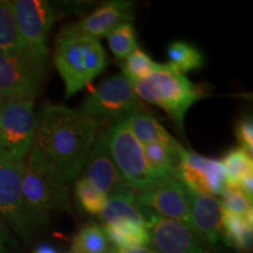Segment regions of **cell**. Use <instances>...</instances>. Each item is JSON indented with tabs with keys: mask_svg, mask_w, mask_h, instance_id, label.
Wrapping results in <instances>:
<instances>
[{
	"mask_svg": "<svg viewBox=\"0 0 253 253\" xmlns=\"http://www.w3.org/2000/svg\"><path fill=\"white\" fill-rule=\"evenodd\" d=\"M100 123L79 109L45 104L37 116L30 154L68 184L86 164Z\"/></svg>",
	"mask_w": 253,
	"mask_h": 253,
	"instance_id": "1",
	"label": "cell"
},
{
	"mask_svg": "<svg viewBox=\"0 0 253 253\" xmlns=\"http://www.w3.org/2000/svg\"><path fill=\"white\" fill-rule=\"evenodd\" d=\"M54 65L65 84L66 97L88 86L107 67V54L95 38L67 25L55 39Z\"/></svg>",
	"mask_w": 253,
	"mask_h": 253,
	"instance_id": "2",
	"label": "cell"
},
{
	"mask_svg": "<svg viewBox=\"0 0 253 253\" xmlns=\"http://www.w3.org/2000/svg\"><path fill=\"white\" fill-rule=\"evenodd\" d=\"M23 166L24 162L0 153V216L9 229L30 243L48 224L49 216L37 212L25 199L21 186Z\"/></svg>",
	"mask_w": 253,
	"mask_h": 253,
	"instance_id": "3",
	"label": "cell"
},
{
	"mask_svg": "<svg viewBox=\"0 0 253 253\" xmlns=\"http://www.w3.org/2000/svg\"><path fill=\"white\" fill-rule=\"evenodd\" d=\"M106 132L114 162L129 188L143 192L161 185L148 167L143 145L129 128L128 116L115 120Z\"/></svg>",
	"mask_w": 253,
	"mask_h": 253,
	"instance_id": "4",
	"label": "cell"
},
{
	"mask_svg": "<svg viewBox=\"0 0 253 253\" xmlns=\"http://www.w3.org/2000/svg\"><path fill=\"white\" fill-rule=\"evenodd\" d=\"M47 56L30 49L0 53V100H34L45 78Z\"/></svg>",
	"mask_w": 253,
	"mask_h": 253,
	"instance_id": "5",
	"label": "cell"
},
{
	"mask_svg": "<svg viewBox=\"0 0 253 253\" xmlns=\"http://www.w3.org/2000/svg\"><path fill=\"white\" fill-rule=\"evenodd\" d=\"M154 91L156 106L168 114L183 130L184 119L190 107L203 97L202 88L196 86L171 65L160 63V67L145 79Z\"/></svg>",
	"mask_w": 253,
	"mask_h": 253,
	"instance_id": "6",
	"label": "cell"
},
{
	"mask_svg": "<svg viewBox=\"0 0 253 253\" xmlns=\"http://www.w3.org/2000/svg\"><path fill=\"white\" fill-rule=\"evenodd\" d=\"M21 186L28 205L37 212L49 216L50 211H71L67 183L31 155L24 161Z\"/></svg>",
	"mask_w": 253,
	"mask_h": 253,
	"instance_id": "7",
	"label": "cell"
},
{
	"mask_svg": "<svg viewBox=\"0 0 253 253\" xmlns=\"http://www.w3.org/2000/svg\"><path fill=\"white\" fill-rule=\"evenodd\" d=\"M37 130L34 100H5L0 104V153L24 162Z\"/></svg>",
	"mask_w": 253,
	"mask_h": 253,
	"instance_id": "8",
	"label": "cell"
},
{
	"mask_svg": "<svg viewBox=\"0 0 253 253\" xmlns=\"http://www.w3.org/2000/svg\"><path fill=\"white\" fill-rule=\"evenodd\" d=\"M143 108L125 75L104 79L86 97L79 110L94 121L119 120Z\"/></svg>",
	"mask_w": 253,
	"mask_h": 253,
	"instance_id": "9",
	"label": "cell"
},
{
	"mask_svg": "<svg viewBox=\"0 0 253 253\" xmlns=\"http://www.w3.org/2000/svg\"><path fill=\"white\" fill-rule=\"evenodd\" d=\"M15 21L26 49L48 55L47 38L60 12L46 0H13Z\"/></svg>",
	"mask_w": 253,
	"mask_h": 253,
	"instance_id": "10",
	"label": "cell"
},
{
	"mask_svg": "<svg viewBox=\"0 0 253 253\" xmlns=\"http://www.w3.org/2000/svg\"><path fill=\"white\" fill-rule=\"evenodd\" d=\"M177 178L186 188L202 194L221 196L226 188L220 161L212 160L181 147L177 161Z\"/></svg>",
	"mask_w": 253,
	"mask_h": 253,
	"instance_id": "11",
	"label": "cell"
},
{
	"mask_svg": "<svg viewBox=\"0 0 253 253\" xmlns=\"http://www.w3.org/2000/svg\"><path fill=\"white\" fill-rule=\"evenodd\" d=\"M142 208V207H141ZM149 243L160 253H208L195 232L179 221L142 208Z\"/></svg>",
	"mask_w": 253,
	"mask_h": 253,
	"instance_id": "12",
	"label": "cell"
},
{
	"mask_svg": "<svg viewBox=\"0 0 253 253\" xmlns=\"http://www.w3.org/2000/svg\"><path fill=\"white\" fill-rule=\"evenodd\" d=\"M137 203L158 216L185 224L191 229L186 188L178 178L136 195Z\"/></svg>",
	"mask_w": 253,
	"mask_h": 253,
	"instance_id": "13",
	"label": "cell"
},
{
	"mask_svg": "<svg viewBox=\"0 0 253 253\" xmlns=\"http://www.w3.org/2000/svg\"><path fill=\"white\" fill-rule=\"evenodd\" d=\"M86 178L95 189L103 192L107 197L130 189L123 181L121 173L110 154L106 129L97 134L86 161Z\"/></svg>",
	"mask_w": 253,
	"mask_h": 253,
	"instance_id": "14",
	"label": "cell"
},
{
	"mask_svg": "<svg viewBox=\"0 0 253 253\" xmlns=\"http://www.w3.org/2000/svg\"><path fill=\"white\" fill-rule=\"evenodd\" d=\"M186 195L191 230L199 239H203L209 245H217L221 239L223 209L220 201L214 196L202 194L189 188H186Z\"/></svg>",
	"mask_w": 253,
	"mask_h": 253,
	"instance_id": "15",
	"label": "cell"
},
{
	"mask_svg": "<svg viewBox=\"0 0 253 253\" xmlns=\"http://www.w3.org/2000/svg\"><path fill=\"white\" fill-rule=\"evenodd\" d=\"M134 20V2L126 0L106 1L94 12L75 23L79 30L99 40L107 38L120 25Z\"/></svg>",
	"mask_w": 253,
	"mask_h": 253,
	"instance_id": "16",
	"label": "cell"
},
{
	"mask_svg": "<svg viewBox=\"0 0 253 253\" xmlns=\"http://www.w3.org/2000/svg\"><path fill=\"white\" fill-rule=\"evenodd\" d=\"M128 123L131 132L142 145L162 144L178 156V150L182 144H179L167 129L143 108L128 115Z\"/></svg>",
	"mask_w": 253,
	"mask_h": 253,
	"instance_id": "17",
	"label": "cell"
},
{
	"mask_svg": "<svg viewBox=\"0 0 253 253\" xmlns=\"http://www.w3.org/2000/svg\"><path fill=\"white\" fill-rule=\"evenodd\" d=\"M100 216L104 224L134 223L145 225L143 211L137 203L135 191L131 189L107 197Z\"/></svg>",
	"mask_w": 253,
	"mask_h": 253,
	"instance_id": "18",
	"label": "cell"
},
{
	"mask_svg": "<svg viewBox=\"0 0 253 253\" xmlns=\"http://www.w3.org/2000/svg\"><path fill=\"white\" fill-rule=\"evenodd\" d=\"M143 151L150 171L161 184L177 178L178 156L169 148L162 144L150 143L143 145Z\"/></svg>",
	"mask_w": 253,
	"mask_h": 253,
	"instance_id": "19",
	"label": "cell"
},
{
	"mask_svg": "<svg viewBox=\"0 0 253 253\" xmlns=\"http://www.w3.org/2000/svg\"><path fill=\"white\" fill-rule=\"evenodd\" d=\"M104 235L116 249H134L149 244V235L145 225L134 223L104 224Z\"/></svg>",
	"mask_w": 253,
	"mask_h": 253,
	"instance_id": "20",
	"label": "cell"
},
{
	"mask_svg": "<svg viewBox=\"0 0 253 253\" xmlns=\"http://www.w3.org/2000/svg\"><path fill=\"white\" fill-rule=\"evenodd\" d=\"M221 237L237 251H248L252 244V217H239L223 211Z\"/></svg>",
	"mask_w": 253,
	"mask_h": 253,
	"instance_id": "21",
	"label": "cell"
},
{
	"mask_svg": "<svg viewBox=\"0 0 253 253\" xmlns=\"http://www.w3.org/2000/svg\"><path fill=\"white\" fill-rule=\"evenodd\" d=\"M26 49L9 0H0V53L13 55Z\"/></svg>",
	"mask_w": 253,
	"mask_h": 253,
	"instance_id": "22",
	"label": "cell"
},
{
	"mask_svg": "<svg viewBox=\"0 0 253 253\" xmlns=\"http://www.w3.org/2000/svg\"><path fill=\"white\" fill-rule=\"evenodd\" d=\"M167 54L173 68L181 73L201 69L205 63L203 53L186 41H172L167 48Z\"/></svg>",
	"mask_w": 253,
	"mask_h": 253,
	"instance_id": "23",
	"label": "cell"
},
{
	"mask_svg": "<svg viewBox=\"0 0 253 253\" xmlns=\"http://www.w3.org/2000/svg\"><path fill=\"white\" fill-rule=\"evenodd\" d=\"M220 162L225 171L226 188H239L242 179L253 169L252 156L240 147L227 151Z\"/></svg>",
	"mask_w": 253,
	"mask_h": 253,
	"instance_id": "24",
	"label": "cell"
},
{
	"mask_svg": "<svg viewBox=\"0 0 253 253\" xmlns=\"http://www.w3.org/2000/svg\"><path fill=\"white\" fill-rule=\"evenodd\" d=\"M108 249L109 240L97 224L84 225L74 237L72 244L74 253H106Z\"/></svg>",
	"mask_w": 253,
	"mask_h": 253,
	"instance_id": "25",
	"label": "cell"
},
{
	"mask_svg": "<svg viewBox=\"0 0 253 253\" xmlns=\"http://www.w3.org/2000/svg\"><path fill=\"white\" fill-rule=\"evenodd\" d=\"M107 39L110 50L119 60H125L136 48H138L136 31L132 23L120 25L107 37Z\"/></svg>",
	"mask_w": 253,
	"mask_h": 253,
	"instance_id": "26",
	"label": "cell"
},
{
	"mask_svg": "<svg viewBox=\"0 0 253 253\" xmlns=\"http://www.w3.org/2000/svg\"><path fill=\"white\" fill-rule=\"evenodd\" d=\"M122 69V75L129 79L145 80L150 77L160 63H156L147 53L140 48H136L130 55H128L120 63Z\"/></svg>",
	"mask_w": 253,
	"mask_h": 253,
	"instance_id": "27",
	"label": "cell"
},
{
	"mask_svg": "<svg viewBox=\"0 0 253 253\" xmlns=\"http://www.w3.org/2000/svg\"><path fill=\"white\" fill-rule=\"evenodd\" d=\"M75 197L82 210L90 214H100L107 202V196L95 189L84 177L75 184Z\"/></svg>",
	"mask_w": 253,
	"mask_h": 253,
	"instance_id": "28",
	"label": "cell"
},
{
	"mask_svg": "<svg viewBox=\"0 0 253 253\" xmlns=\"http://www.w3.org/2000/svg\"><path fill=\"white\" fill-rule=\"evenodd\" d=\"M224 212L239 217H252V199L239 188H225L221 195Z\"/></svg>",
	"mask_w": 253,
	"mask_h": 253,
	"instance_id": "29",
	"label": "cell"
},
{
	"mask_svg": "<svg viewBox=\"0 0 253 253\" xmlns=\"http://www.w3.org/2000/svg\"><path fill=\"white\" fill-rule=\"evenodd\" d=\"M236 136L240 148L249 155L253 154V121L251 116H244L237 122Z\"/></svg>",
	"mask_w": 253,
	"mask_h": 253,
	"instance_id": "30",
	"label": "cell"
},
{
	"mask_svg": "<svg viewBox=\"0 0 253 253\" xmlns=\"http://www.w3.org/2000/svg\"><path fill=\"white\" fill-rule=\"evenodd\" d=\"M0 253H20V246L1 216H0Z\"/></svg>",
	"mask_w": 253,
	"mask_h": 253,
	"instance_id": "31",
	"label": "cell"
},
{
	"mask_svg": "<svg viewBox=\"0 0 253 253\" xmlns=\"http://www.w3.org/2000/svg\"><path fill=\"white\" fill-rule=\"evenodd\" d=\"M239 189H242L243 191H244L245 194L252 199V195H253L252 192L253 191V173L252 172L248 173V175L242 179V182H240L239 184Z\"/></svg>",
	"mask_w": 253,
	"mask_h": 253,
	"instance_id": "32",
	"label": "cell"
},
{
	"mask_svg": "<svg viewBox=\"0 0 253 253\" xmlns=\"http://www.w3.org/2000/svg\"><path fill=\"white\" fill-rule=\"evenodd\" d=\"M112 253H160L156 250H153L147 246H140L134 249H115Z\"/></svg>",
	"mask_w": 253,
	"mask_h": 253,
	"instance_id": "33",
	"label": "cell"
},
{
	"mask_svg": "<svg viewBox=\"0 0 253 253\" xmlns=\"http://www.w3.org/2000/svg\"><path fill=\"white\" fill-rule=\"evenodd\" d=\"M33 253H59L54 246L46 244V243H40L36 246Z\"/></svg>",
	"mask_w": 253,
	"mask_h": 253,
	"instance_id": "34",
	"label": "cell"
},
{
	"mask_svg": "<svg viewBox=\"0 0 253 253\" xmlns=\"http://www.w3.org/2000/svg\"><path fill=\"white\" fill-rule=\"evenodd\" d=\"M1 102H2V101H1ZM1 102H0V104H1Z\"/></svg>",
	"mask_w": 253,
	"mask_h": 253,
	"instance_id": "35",
	"label": "cell"
},
{
	"mask_svg": "<svg viewBox=\"0 0 253 253\" xmlns=\"http://www.w3.org/2000/svg\"><path fill=\"white\" fill-rule=\"evenodd\" d=\"M0 102H1V100H0Z\"/></svg>",
	"mask_w": 253,
	"mask_h": 253,
	"instance_id": "36",
	"label": "cell"
}]
</instances>
